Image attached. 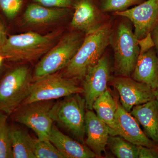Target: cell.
Instances as JSON below:
<instances>
[{"mask_svg":"<svg viewBox=\"0 0 158 158\" xmlns=\"http://www.w3.org/2000/svg\"><path fill=\"white\" fill-rule=\"evenodd\" d=\"M138 158H158V149L138 145Z\"/></svg>","mask_w":158,"mask_h":158,"instance_id":"4316f807","label":"cell"},{"mask_svg":"<svg viewBox=\"0 0 158 158\" xmlns=\"http://www.w3.org/2000/svg\"><path fill=\"white\" fill-rule=\"evenodd\" d=\"M49 139L65 158L97 157L86 144L66 135L53 125Z\"/></svg>","mask_w":158,"mask_h":158,"instance_id":"9a60e30c","label":"cell"},{"mask_svg":"<svg viewBox=\"0 0 158 158\" xmlns=\"http://www.w3.org/2000/svg\"><path fill=\"white\" fill-rule=\"evenodd\" d=\"M142 0H102L100 8L103 12L124 11Z\"/></svg>","mask_w":158,"mask_h":158,"instance_id":"cb8c5ba5","label":"cell"},{"mask_svg":"<svg viewBox=\"0 0 158 158\" xmlns=\"http://www.w3.org/2000/svg\"><path fill=\"white\" fill-rule=\"evenodd\" d=\"M92 110H87L85 114V143L97 157H102L107 145L110 129Z\"/></svg>","mask_w":158,"mask_h":158,"instance_id":"4fadbf2b","label":"cell"},{"mask_svg":"<svg viewBox=\"0 0 158 158\" xmlns=\"http://www.w3.org/2000/svg\"><path fill=\"white\" fill-rule=\"evenodd\" d=\"M107 145L112 153L118 158H138V145L119 136L110 135Z\"/></svg>","mask_w":158,"mask_h":158,"instance_id":"44dd1931","label":"cell"},{"mask_svg":"<svg viewBox=\"0 0 158 158\" xmlns=\"http://www.w3.org/2000/svg\"><path fill=\"white\" fill-rule=\"evenodd\" d=\"M115 126L111 136H119L137 145L158 149L157 144L148 138L141 129L139 123L130 113L123 109L118 99Z\"/></svg>","mask_w":158,"mask_h":158,"instance_id":"7c38bea8","label":"cell"},{"mask_svg":"<svg viewBox=\"0 0 158 158\" xmlns=\"http://www.w3.org/2000/svg\"><path fill=\"white\" fill-rule=\"evenodd\" d=\"M157 146H158V143L157 144Z\"/></svg>","mask_w":158,"mask_h":158,"instance_id":"836d02e7","label":"cell"},{"mask_svg":"<svg viewBox=\"0 0 158 158\" xmlns=\"http://www.w3.org/2000/svg\"><path fill=\"white\" fill-rule=\"evenodd\" d=\"M32 83L30 69L26 65L6 74L0 82V111L11 115L28 95Z\"/></svg>","mask_w":158,"mask_h":158,"instance_id":"5b68a950","label":"cell"},{"mask_svg":"<svg viewBox=\"0 0 158 158\" xmlns=\"http://www.w3.org/2000/svg\"><path fill=\"white\" fill-rule=\"evenodd\" d=\"M138 39L128 23H119L112 30L110 44L114 55V70L118 76L130 77L138 60L140 48Z\"/></svg>","mask_w":158,"mask_h":158,"instance_id":"3957f363","label":"cell"},{"mask_svg":"<svg viewBox=\"0 0 158 158\" xmlns=\"http://www.w3.org/2000/svg\"><path fill=\"white\" fill-rule=\"evenodd\" d=\"M43 6L49 8H67L72 5V0H34Z\"/></svg>","mask_w":158,"mask_h":158,"instance_id":"484cf974","label":"cell"},{"mask_svg":"<svg viewBox=\"0 0 158 158\" xmlns=\"http://www.w3.org/2000/svg\"><path fill=\"white\" fill-rule=\"evenodd\" d=\"M7 117L8 115L4 114L0 123V158H14Z\"/></svg>","mask_w":158,"mask_h":158,"instance_id":"603a6c76","label":"cell"},{"mask_svg":"<svg viewBox=\"0 0 158 158\" xmlns=\"http://www.w3.org/2000/svg\"><path fill=\"white\" fill-rule=\"evenodd\" d=\"M69 11L67 8L52 9L39 4H31L27 7L24 14V21L30 25L49 24L63 18Z\"/></svg>","mask_w":158,"mask_h":158,"instance_id":"ac0fdd59","label":"cell"},{"mask_svg":"<svg viewBox=\"0 0 158 158\" xmlns=\"http://www.w3.org/2000/svg\"><path fill=\"white\" fill-rule=\"evenodd\" d=\"M32 148L36 158H65L50 140L32 138Z\"/></svg>","mask_w":158,"mask_h":158,"instance_id":"7402d4cb","label":"cell"},{"mask_svg":"<svg viewBox=\"0 0 158 158\" xmlns=\"http://www.w3.org/2000/svg\"><path fill=\"white\" fill-rule=\"evenodd\" d=\"M154 94L155 99L158 102V85L157 86L156 88L154 90H153Z\"/></svg>","mask_w":158,"mask_h":158,"instance_id":"4dcf8cb0","label":"cell"},{"mask_svg":"<svg viewBox=\"0 0 158 158\" xmlns=\"http://www.w3.org/2000/svg\"><path fill=\"white\" fill-rule=\"evenodd\" d=\"M23 0H0V8L6 17L13 19L21 8Z\"/></svg>","mask_w":158,"mask_h":158,"instance_id":"d4e9b609","label":"cell"},{"mask_svg":"<svg viewBox=\"0 0 158 158\" xmlns=\"http://www.w3.org/2000/svg\"><path fill=\"white\" fill-rule=\"evenodd\" d=\"M54 104L49 100L21 105L11 114L12 119L33 130L38 139L49 140L53 122L50 112Z\"/></svg>","mask_w":158,"mask_h":158,"instance_id":"ba28073f","label":"cell"},{"mask_svg":"<svg viewBox=\"0 0 158 158\" xmlns=\"http://www.w3.org/2000/svg\"><path fill=\"white\" fill-rule=\"evenodd\" d=\"M92 107L97 116L110 128V135H112L117 110L116 99L113 98L107 89L95 100Z\"/></svg>","mask_w":158,"mask_h":158,"instance_id":"d6986e66","label":"cell"},{"mask_svg":"<svg viewBox=\"0 0 158 158\" xmlns=\"http://www.w3.org/2000/svg\"><path fill=\"white\" fill-rule=\"evenodd\" d=\"M100 16L90 0H81L76 4L71 26L86 34L95 31L102 26Z\"/></svg>","mask_w":158,"mask_h":158,"instance_id":"e0dca14e","label":"cell"},{"mask_svg":"<svg viewBox=\"0 0 158 158\" xmlns=\"http://www.w3.org/2000/svg\"><path fill=\"white\" fill-rule=\"evenodd\" d=\"M130 114L143 129L150 139L158 143V102L155 99L133 107Z\"/></svg>","mask_w":158,"mask_h":158,"instance_id":"2e32d148","label":"cell"},{"mask_svg":"<svg viewBox=\"0 0 158 158\" xmlns=\"http://www.w3.org/2000/svg\"><path fill=\"white\" fill-rule=\"evenodd\" d=\"M7 37L5 27L0 20V49L6 42Z\"/></svg>","mask_w":158,"mask_h":158,"instance_id":"f546056e","label":"cell"},{"mask_svg":"<svg viewBox=\"0 0 158 158\" xmlns=\"http://www.w3.org/2000/svg\"><path fill=\"white\" fill-rule=\"evenodd\" d=\"M111 26L105 23L86 34L81 46L64 69L63 76L73 80H82L88 69L96 64L110 44Z\"/></svg>","mask_w":158,"mask_h":158,"instance_id":"7a4b0ae2","label":"cell"},{"mask_svg":"<svg viewBox=\"0 0 158 158\" xmlns=\"http://www.w3.org/2000/svg\"><path fill=\"white\" fill-rule=\"evenodd\" d=\"M115 13L131 21L136 37L142 39L158 25V0H148L131 9Z\"/></svg>","mask_w":158,"mask_h":158,"instance_id":"8fae6325","label":"cell"},{"mask_svg":"<svg viewBox=\"0 0 158 158\" xmlns=\"http://www.w3.org/2000/svg\"><path fill=\"white\" fill-rule=\"evenodd\" d=\"M83 40L81 34L77 32H70L61 37L36 65L34 73L35 80L65 68Z\"/></svg>","mask_w":158,"mask_h":158,"instance_id":"8992f818","label":"cell"},{"mask_svg":"<svg viewBox=\"0 0 158 158\" xmlns=\"http://www.w3.org/2000/svg\"><path fill=\"white\" fill-rule=\"evenodd\" d=\"M74 81L56 73L36 79L32 83L28 95L21 105L53 100L75 94H83V88Z\"/></svg>","mask_w":158,"mask_h":158,"instance_id":"52a82bcc","label":"cell"},{"mask_svg":"<svg viewBox=\"0 0 158 158\" xmlns=\"http://www.w3.org/2000/svg\"><path fill=\"white\" fill-rule=\"evenodd\" d=\"M110 79V63L107 57L104 56L88 69L82 79L83 94L87 110H93L94 102L108 89L107 84Z\"/></svg>","mask_w":158,"mask_h":158,"instance_id":"30bf717a","label":"cell"},{"mask_svg":"<svg viewBox=\"0 0 158 158\" xmlns=\"http://www.w3.org/2000/svg\"><path fill=\"white\" fill-rule=\"evenodd\" d=\"M90 1H92V0H90Z\"/></svg>","mask_w":158,"mask_h":158,"instance_id":"e575fe53","label":"cell"},{"mask_svg":"<svg viewBox=\"0 0 158 158\" xmlns=\"http://www.w3.org/2000/svg\"><path fill=\"white\" fill-rule=\"evenodd\" d=\"M151 35L154 44L156 52L158 56V25L151 32Z\"/></svg>","mask_w":158,"mask_h":158,"instance_id":"f1b7e54d","label":"cell"},{"mask_svg":"<svg viewBox=\"0 0 158 158\" xmlns=\"http://www.w3.org/2000/svg\"><path fill=\"white\" fill-rule=\"evenodd\" d=\"M4 58H4L1 54H0V66L2 65L3 60H4Z\"/></svg>","mask_w":158,"mask_h":158,"instance_id":"1f68e13d","label":"cell"},{"mask_svg":"<svg viewBox=\"0 0 158 158\" xmlns=\"http://www.w3.org/2000/svg\"><path fill=\"white\" fill-rule=\"evenodd\" d=\"M62 30L45 35L34 32L10 36L0 49L4 58L14 62H29L45 55L60 38Z\"/></svg>","mask_w":158,"mask_h":158,"instance_id":"6da1fadb","label":"cell"},{"mask_svg":"<svg viewBox=\"0 0 158 158\" xmlns=\"http://www.w3.org/2000/svg\"><path fill=\"white\" fill-rule=\"evenodd\" d=\"M9 135L14 158H36L32 148V138L21 129L9 127Z\"/></svg>","mask_w":158,"mask_h":158,"instance_id":"ffe728a7","label":"cell"},{"mask_svg":"<svg viewBox=\"0 0 158 158\" xmlns=\"http://www.w3.org/2000/svg\"><path fill=\"white\" fill-rule=\"evenodd\" d=\"M110 84L118 91L120 104L130 113L133 107L155 99L153 90L146 84L130 77H117L111 79Z\"/></svg>","mask_w":158,"mask_h":158,"instance_id":"9c48e42d","label":"cell"},{"mask_svg":"<svg viewBox=\"0 0 158 158\" xmlns=\"http://www.w3.org/2000/svg\"><path fill=\"white\" fill-rule=\"evenodd\" d=\"M85 109V98L80 94H75L54 104L51 110V116L53 121L84 144Z\"/></svg>","mask_w":158,"mask_h":158,"instance_id":"277c9868","label":"cell"},{"mask_svg":"<svg viewBox=\"0 0 158 158\" xmlns=\"http://www.w3.org/2000/svg\"><path fill=\"white\" fill-rule=\"evenodd\" d=\"M4 113H2V112L0 111V123H1V121H2V117L4 115Z\"/></svg>","mask_w":158,"mask_h":158,"instance_id":"d6a6232c","label":"cell"},{"mask_svg":"<svg viewBox=\"0 0 158 158\" xmlns=\"http://www.w3.org/2000/svg\"><path fill=\"white\" fill-rule=\"evenodd\" d=\"M138 46L140 48V53H143L149 49L154 47V44L151 37V33L148 34L146 37L138 40Z\"/></svg>","mask_w":158,"mask_h":158,"instance_id":"83f0119b","label":"cell"},{"mask_svg":"<svg viewBox=\"0 0 158 158\" xmlns=\"http://www.w3.org/2000/svg\"><path fill=\"white\" fill-rule=\"evenodd\" d=\"M154 48L139 54L131 76L132 78L146 84L153 90L158 85V56Z\"/></svg>","mask_w":158,"mask_h":158,"instance_id":"5bb4252c","label":"cell"}]
</instances>
